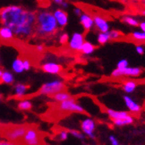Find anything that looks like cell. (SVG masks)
<instances>
[{"label": "cell", "instance_id": "cell-2", "mask_svg": "<svg viewBox=\"0 0 145 145\" xmlns=\"http://www.w3.org/2000/svg\"><path fill=\"white\" fill-rule=\"evenodd\" d=\"M57 28L59 25L53 13L48 10L36 12V23L34 36L42 38H50L57 32Z\"/></svg>", "mask_w": 145, "mask_h": 145}, {"label": "cell", "instance_id": "cell-27", "mask_svg": "<svg viewBox=\"0 0 145 145\" xmlns=\"http://www.w3.org/2000/svg\"><path fill=\"white\" fill-rule=\"evenodd\" d=\"M33 107L32 103H30L29 101H27V100H23V101H21L18 104V109L20 111H29L31 110Z\"/></svg>", "mask_w": 145, "mask_h": 145}, {"label": "cell", "instance_id": "cell-42", "mask_svg": "<svg viewBox=\"0 0 145 145\" xmlns=\"http://www.w3.org/2000/svg\"><path fill=\"white\" fill-rule=\"evenodd\" d=\"M142 14L143 16H145V10H143V11H142Z\"/></svg>", "mask_w": 145, "mask_h": 145}, {"label": "cell", "instance_id": "cell-40", "mask_svg": "<svg viewBox=\"0 0 145 145\" xmlns=\"http://www.w3.org/2000/svg\"><path fill=\"white\" fill-rule=\"evenodd\" d=\"M0 145H16V144L9 141H0Z\"/></svg>", "mask_w": 145, "mask_h": 145}, {"label": "cell", "instance_id": "cell-16", "mask_svg": "<svg viewBox=\"0 0 145 145\" xmlns=\"http://www.w3.org/2000/svg\"><path fill=\"white\" fill-rule=\"evenodd\" d=\"M14 39V34L11 28L2 26L0 28V40L3 42H10Z\"/></svg>", "mask_w": 145, "mask_h": 145}, {"label": "cell", "instance_id": "cell-18", "mask_svg": "<svg viewBox=\"0 0 145 145\" xmlns=\"http://www.w3.org/2000/svg\"><path fill=\"white\" fill-rule=\"evenodd\" d=\"M95 50H96V46H94L92 43H90L89 41H85L83 43L82 49L80 52L83 54H85V55H90L95 52Z\"/></svg>", "mask_w": 145, "mask_h": 145}, {"label": "cell", "instance_id": "cell-32", "mask_svg": "<svg viewBox=\"0 0 145 145\" xmlns=\"http://www.w3.org/2000/svg\"><path fill=\"white\" fill-rule=\"evenodd\" d=\"M128 66H129V63L127 59H121L117 63V69H125Z\"/></svg>", "mask_w": 145, "mask_h": 145}, {"label": "cell", "instance_id": "cell-15", "mask_svg": "<svg viewBox=\"0 0 145 145\" xmlns=\"http://www.w3.org/2000/svg\"><path fill=\"white\" fill-rule=\"evenodd\" d=\"M106 113L112 120H118V119H126L127 116L130 115L128 111H115L112 109H106Z\"/></svg>", "mask_w": 145, "mask_h": 145}, {"label": "cell", "instance_id": "cell-39", "mask_svg": "<svg viewBox=\"0 0 145 145\" xmlns=\"http://www.w3.org/2000/svg\"><path fill=\"white\" fill-rule=\"evenodd\" d=\"M139 28H140V30L142 31H143L145 33V21H140V23H139Z\"/></svg>", "mask_w": 145, "mask_h": 145}, {"label": "cell", "instance_id": "cell-9", "mask_svg": "<svg viewBox=\"0 0 145 145\" xmlns=\"http://www.w3.org/2000/svg\"><path fill=\"white\" fill-rule=\"evenodd\" d=\"M81 128L84 134L89 136L91 139H95L96 136L94 134V131L96 129V122L91 119H85L81 122Z\"/></svg>", "mask_w": 145, "mask_h": 145}, {"label": "cell", "instance_id": "cell-1", "mask_svg": "<svg viewBox=\"0 0 145 145\" xmlns=\"http://www.w3.org/2000/svg\"><path fill=\"white\" fill-rule=\"evenodd\" d=\"M0 23L11 28L17 38L29 39L35 35L36 12L19 5H9L0 9Z\"/></svg>", "mask_w": 145, "mask_h": 145}, {"label": "cell", "instance_id": "cell-20", "mask_svg": "<svg viewBox=\"0 0 145 145\" xmlns=\"http://www.w3.org/2000/svg\"><path fill=\"white\" fill-rule=\"evenodd\" d=\"M136 87H137V83L134 80H127L122 85V90L127 93H134Z\"/></svg>", "mask_w": 145, "mask_h": 145}, {"label": "cell", "instance_id": "cell-4", "mask_svg": "<svg viewBox=\"0 0 145 145\" xmlns=\"http://www.w3.org/2000/svg\"><path fill=\"white\" fill-rule=\"evenodd\" d=\"M67 90V85H65L63 81L60 80H55L52 82H49L43 84L41 87L38 89L37 92L30 93V95H24L21 96L19 100H27L29 98L35 97V96H39V95H47L48 97L52 96L54 93L63 92Z\"/></svg>", "mask_w": 145, "mask_h": 145}, {"label": "cell", "instance_id": "cell-33", "mask_svg": "<svg viewBox=\"0 0 145 145\" xmlns=\"http://www.w3.org/2000/svg\"><path fill=\"white\" fill-rule=\"evenodd\" d=\"M52 1H53L55 4H57V5H61L62 7H64V8H67V7L69 6L68 2L65 1V0H52Z\"/></svg>", "mask_w": 145, "mask_h": 145}, {"label": "cell", "instance_id": "cell-3", "mask_svg": "<svg viewBox=\"0 0 145 145\" xmlns=\"http://www.w3.org/2000/svg\"><path fill=\"white\" fill-rule=\"evenodd\" d=\"M31 124L13 125V124H0V136L7 139L9 142L17 144L25 135Z\"/></svg>", "mask_w": 145, "mask_h": 145}, {"label": "cell", "instance_id": "cell-38", "mask_svg": "<svg viewBox=\"0 0 145 145\" xmlns=\"http://www.w3.org/2000/svg\"><path fill=\"white\" fill-rule=\"evenodd\" d=\"M35 51L38 53H42L43 51H44V46H43L42 45H38L35 46Z\"/></svg>", "mask_w": 145, "mask_h": 145}, {"label": "cell", "instance_id": "cell-44", "mask_svg": "<svg viewBox=\"0 0 145 145\" xmlns=\"http://www.w3.org/2000/svg\"><path fill=\"white\" fill-rule=\"evenodd\" d=\"M2 98V95H0V99H1Z\"/></svg>", "mask_w": 145, "mask_h": 145}, {"label": "cell", "instance_id": "cell-13", "mask_svg": "<svg viewBox=\"0 0 145 145\" xmlns=\"http://www.w3.org/2000/svg\"><path fill=\"white\" fill-rule=\"evenodd\" d=\"M80 23L82 26L83 30L85 31L91 30L94 27V20L93 16H91L88 13H83L81 16H80Z\"/></svg>", "mask_w": 145, "mask_h": 145}, {"label": "cell", "instance_id": "cell-7", "mask_svg": "<svg viewBox=\"0 0 145 145\" xmlns=\"http://www.w3.org/2000/svg\"><path fill=\"white\" fill-rule=\"evenodd\" d=\"M142 73V70L139 67H127L125 69H117L113 70L111 73L112 77L118 78L122 77H139Z\"/></svg>", "mask_w": 145, "mask_h": 145}, {"label": "cell", "instance_id": "cell-19", "mask_svg": "<svg viewBox=\"0 0 145 145\" xmlns=\"http://www.w3.org/2000/svg\"><path fill=\"white\" fill-rule=\"evenodd\" d=\"M29 88V85H24V84H18L15 86V91H16V95H13L12 97V99L19 100L21 96L25 95V92Z\"/></svg>", "mask_w": 145, "mask_h": 145}, {"label": "cell", "instance_id": "cell-25", "mask_svg": "<svg viewBox=\"0 0 145 145\" xmlns=\"http://www.w3.org/2000/svg\"><path fill=\"white\" fill-rule=\"evenodd\" d=\"M130 38L137 42H145V33L142 30H135L130 34Z\"/></svg>", "mask_w": 145, "mask_h": 145}, {"label": "cell", "instance_id": "cell-5", "mask_svg": "<svg viewBox=\"0 0 145 145\" xmlns=\"http://www.w3.org/2000/svg\"><path fill=\"white\" fill-rule=\"evenodd\" d=\"M16 145H45L43 133L37 129V126L32 124Z\"/></svg>", "mask_w": 145, "mask_h": 145}, {"label": "cell", "instance_id": "cell-28", "mask_svg": "<svg viewBox=\"0 0 145 145\" xmlns=\"http://www.w3.org/2000/svg\"><path fill=\"white\" fill-rule=\"evenodd\" d=\"M109 34H110L111 40H119L123 37V34L120 30H111L109 31Z\"/></svg>", "mask_w": 145, "mask_h": 145}, {"label": "cell", "instance_id": "cell-31", "mask_svg": "<svg viewBox=\"0 0 145 145\" xmlns=\"http://www.w3.org/2000/svg\"><path fill=\"white\" fill-rule=\"evenodd\" d=\"M57 134H59V140H62V141L67 140V137H68L67 129H61L60 131H59Z\"/></svg>", "mask_w": 145, "mask_h": 145}, {"label": "cell", "instance_id": "cell-37", "mask_svg": "<svg viewBox=\"0 0 145 145\" xmlns=\"http://www.w3.org/2000/svg\"><path fill=\"white\" fill-rule=\"evenodd\" d=\"M23 67L24 70H28L31 68V62L28 60H23Z\"/></svg>", "mask_w": 145, "mask_h": 145}, {"label": "cell", "instance_id": "cell-34", "mask_svg": "<svg viewBox=\"0 0 145 145\" xmlns=\"http://www.w3.org/2000/svg\"><path fill=\"white\" fill-rule=\"evenodd\" d=\"M109 141H110L112 145H120L119 140L117 139V137L114 135H110L109 136Z\"/></svg>", "mask_w": 145, "mask_h": 145}, {"label": "cell", "instance_id": "cell-23", "mask_svg": "<svg viewBox=\"0 0 145 145\" xmlns=\"http://www.w3.org/2000/svg\"><path fill=\"white\" fill-rule=\"evenodd\" d=\"M12 68L14 72L16 73H21L24 70V67H23V60L20 59V58H17L13 61Z\"/></svg>", "mask_w": 145, "mask_h": 145}, {"label": "cell", "instance_id": "cell-10", "mask_svg": "<svg viewBox=\"0 0 145 145\" xmlns=\"http://www.w3.org/2000/svg\"><path fill=\"white\" fill-rule=\"evenodd\" d=\"M123 100H124V103L127 108V110L129 111L128 112L130 114L134 115H139L142 112V107L140 104H138L136 101L131 98L128 95H124L123 96Z\"/></svg>", "mask_w": 145, "mask_h": 145}, {"label": "cell", "instance_id": "cell-35", "mask_svg": "<svg viewBox=\"0 0 145 145\" xmlns=\"http://www.w3.org/2000/svg\"><path fill=\"white\" fill-rule=\"evenodd\" d=\"M135 51H136V53L138 54L142 55L144 54V47L142 45H137L135 46Z\"/></svg>", "mask_w": 145, "mask_h": 145}, {"label": "cell", "instance_id": "cell-12", "mask_svg": "<svg viewBox=\"0 0 145 145\" xmlns=\"http://www.w3.org/2000/svg\"><path fill=\"white\" fill-rule=\"evenodd\" d=\"M41 69L42 71L50 74H60L63 70V67L60 64L52 62L43 63L41 66Z\"/></svg>", "mask_w": 145, "mask_h": 145}, {"label": "cell", "instance_id": "cell-30", "mask_svg": "<svg viewBox=\"0 0 145 145\" xmlns=\"http://www.w3.org/2000/svg\"><path fill=\"white\" fill-rule=\"evenodd\" d=\"M59 43H60L61 45H66V44H67L68 41H69V36H68V34L67 33H62L59 36Z\"/></svg>", "mask_w": 145, "mask_h": 145}, {"label": "cell", "instance_id": "cell-21", "mask_svg": "<svg viewBox=\"0 0 145 145\" xmlns=\"http://www.w3.org/2000/svg\"><path fill=\"white\" fill-rule=\"evenodd\" d=\"M72 97V96L70 95V93H67V92H66V91L57 93H54V95H52V96H50V98L54 99L56 101H57V103H61V101H67L68 99H71Z\"/></svg>", "mask_w": 145, "mask_h": 145}, {"label": "cell", "instance_id": "cell-17", "mask_svg": "<svg viewBox=\"0 0 145 145\" xmlns=\"http://www.w3.org/2000/svg\"><path fill=\"white\" fill-rule=\"evenodd\" d=\"M135 122V117L130 114L129 116L126 119H118V120H112V123L116 126H119V127H121V126H128V125H131Z\"/></svg>", "mask_w": 145, "mask_h": 145}, {"label": "cell", "instance_id": "cell-11", "mask_svg": "<svg viewBox=\"0 0 145 145\" xmlns=\"http://www.w3.org/2000/svg\"><path fill=\"white\" fill-rule=\"evenodd\" d=\"M93 20H94V26H95L99 32H108L110 31V24H109L108 21L100 16V15H97V14H96V15L93 16Z\"/></svg>", "mask_w": 145, "mask_h": 145}, {"label": "cell", "instance_id": "cell-41", "mask_svg": "<svg viewBox=\"0 0 145 145\" xmlns=\"http://www.w3.org/2000/svg\"><path fill=\"white\" fill-rule=\"evenodd\" d=\"M37 1H38V2H42V3H43V2H46L47 0H37Z\"/></svg>", "mask_w": 145, "mask_h": 145}, {"label": "cell", "instance_id": "cell-29", "mask_svg": "<svg viewBox=\"0 0 145 145\" xmlns=\"http://www.w3.org/2000/svg\"><path fill=\"white\" fill-rule=\"evenodd\" d=\"M67 132L68 134H71L72 135H74L76 138L80 139V140H83L85 138V135L82 133V132H79L77 130L74 129H67Z\"/></svg>", "mask_w": 145, "mask_h": 145}, {"label": "cell", "instance_id": "cell-24", "mask_svg": "<svg viewBox=\"0 0 145 145\" xmlns=\"http://www.w3.org/2000/svg\"><path fill=\"white\" fill-rule=\"evenodd\" d=\"M111 40L110 38V34H109V31L108 32H99L98 35H97V41L99 45L103 46V45H105L107 43Z\"/></svg>", "mask_w": 145, "mask_h": 145}, {"label": "cell", "instance_id": "cell-6", "mask_svg": "<svg viewBox=\"0 0 145 145\" xmlns=\"http://www.w3.org/2000/svg\"><path fill=\"white\" fill-rule=\"evenodd\" d=\"M56 108L65 112L87 114L86 111L82 108V106L80 105L74 97H72L71 99H68L67 101H61V103L56 105Z\"/></svg>", "mask_w": 145, "mask_h": 145}, {"label": "cell", "instance_id": "cell-22", "mask_svg": "<svg viewBox=\"0 0 145 145\" xmlns=\"http://www.w3.org/2000/svg\"><path fill=\"white\" fill-rule=\"evenodd\" d=\"M121 21H122V23L127 24L128 26L135 27V28L139 27V23H140L139 21L132 15H124L121 18Z\"/></svg>", "mask_w": 145, "mask_h": 145}, {"label": "cell", "instance_id": "cell-43", "mask_svg": "<svg viewBox=\"0 0 145 145\" xmlns=\"http://www.w3.org/2000/svg\"><path fill=\"white\" fill-rule=\"evenodd\" d=\"M143 6H144V8H145V0L143 1Z\"/></svg>", "mask_w": 145, "mask_h": 145}, {"label": "cell", "instance_id": "cell-14", "mask_svg": "<svg viewBox=\"0 0 145 145\" xmlns=\"http://www.w3.org/2000/svg\"><path fill=\"white\" fill-rule=\"evenodd\" d=\"M53 15L57 21V25L59 27H66L68 23V15L67 13L62 9H57L54 11Z\"/></svg>", "mask_w": 145, "mask_h": 145}, {"label": "cell", "instance_id": "cell-36", "mask_svg": "<svg viewBox=\"0 0 145 145\" xmlns=\"http://www.w3.org/2000/svg\"><path fill=\"white\" fill-rule=\"evenodd\" d=\"M74 14H75L76 16L80 17L83 13V11H82V9L81 8V7L76 6V7H74Z\"/></svg>", "mask_w": 145, "mask_h": 145}, {"label": "cell", "instance_id": "cell-8", "mask_svg": "<svg viewBox=\"0 0 145 145\" xmlns=\"http://www.w3.org/2000/svg\"><path fill=\"white\" fill-rule=\"evenodd\" d=\"M84 42H85V38H84L83 33L74 32V34L72 35V37L69 38L68 46L72 51H75V52H80Z\"/></svg>", "mask_w": 145, "mask_h": 145}, {"label": "cell", "instance_id": "cell-26", "mask_svg": "<svg viewBox=\"0 0 145 145\" xmlns=\"http://www.w3.org/2000/svg\"><path fill=\"white\" fill-rule=\"evenodd\" d=\"M14 80L13 75L9 71H4L1 77V83L5 84H12Z\"/></svg>", "mask_w": 145, "mask_h": 145}]
</instances>
